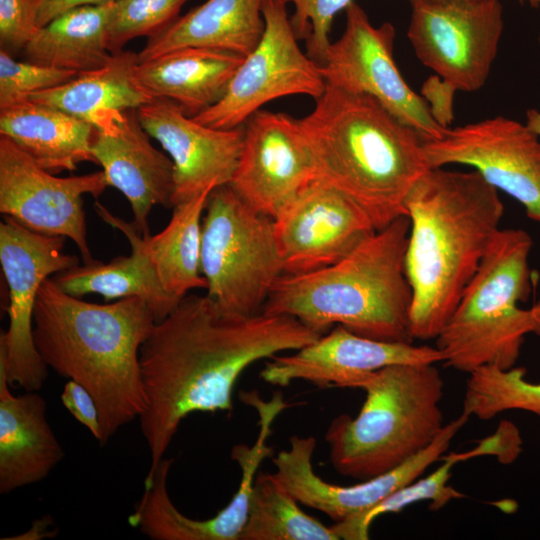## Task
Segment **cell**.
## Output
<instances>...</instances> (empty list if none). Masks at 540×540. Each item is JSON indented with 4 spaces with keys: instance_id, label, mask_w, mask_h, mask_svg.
<instances>
[{
    "instance_id": "cell-1",
    "label": "cell",
    "mask_w": 540,
    "mask_h": 540,
    "mask_svg": "<svg viewBox=\"0 0 540 540\" xmlns=\"http://www.w3.org/2000/svg\"><path fill=\"white\" fill-rule=\"evenodd\" d=\"M322 335L289 315H233L207 294L184 296L140 348L146 408L139 421L150 453L144 484L151 483L184 418L231 411L234 386L251 364Z\"/></svg>"
},
{
    "instance_id": "cell-2",
    "label": "cell",
    "mask_w": 540,
    "mask_h": 540,
    "mask_svg": "<svg viewBox=\"0 0 540 540\" xmlns=\"http://www.w3.org/2000/svg\"><path fill=\"white\" fill-rule=\"evenodd\" d=\"M405 271L414 340L435 339L477 272L504 215L496 188L477 171L431 168L405 201Z\"/></svg>"
},
{
    "instance_id": "cell-3",
    "label": "cell",
    "mask_w": 540,
    "mask_h": 540,
    "mask_svg": "<svg viewBox=\"0 0 540 540\" xmlns=\"http://www.w3.org/2000/svg\"><path fill=\"white\" fill-rule=\"evenodd\" d=\"M156 322L139 297L98 304L64 292L52 277L38 292L35 347L47 367L86 388L99 410V444L146 408L140 348Z\"/></svg>"
},
{
    "instance_id": "cell-4",
    "label": "cell",
    "mask_w": 540,
    "mask_h": 540,
    "mask_svg": "<svg viewBox=\"0 0 540 540\" xmlns=\"http://www.w3.org/2000/svg\"><path fill=\"white\" fill-rule=\"evenodd\" d=\"M298 122L317 179L356 203L376 230L406 215L409 192L431 169L413 128L372 96L329 84Z\"/></svg>"
},
{
    "instance_id": "cell-5",
    "label": "cell",
    "mask_w": 540,
    "mask_h": 540,
    "mask_svg": "<svg viewBox=\"0 0 540 540\" xmlns=\"http://www.w3.org/2000/svg\"><path fill=\"white\" fill-rule=\"evenodd\" d=\"M409 230V218L401 216L332 265L283 274L261 312L292 316L321 334L342 325L363 337L413 343L405 271Z\"/></svg>"
},
{
    "instance_id": "cell-6",
    "label": "cell",
    "mask_w": 540,
    "mask_h": 540,
    "mask_svg": "<svg viewBox=\"0 0 540 540\" xmlns=\"http://www.w3.org/2000/svg\"><path fill=\"white\" fill-rule=\"evenodd\" d=\"M365 401L355 417H335L325 432L333 468L359 481L386 473L426 449L446 424L444 381L436 364H393L355 385Z\"/></svg>"
},
{
    "instance_id": "cell-7",
    "label": "cell",
    "mask_w": 540,
    "mask_h": 540,
    "mask_svg": "<svg viewBox=\"0 0 540 540\" xmlns=\"http://www.w3.org/2000/svg\"><path fill=\"white\" fill-rule=\"evenodd\" d=\"M533 241L521 228H500L477 272L436 340L442 362L471 373L483 366H515L528 334L540 337V298L522 308L535 279Z\"/></svg>"
},
{
    "instance_id": "cell-8",
    "label": "cell",
    "mask_w": 540,
    "mask_h": 540,
    "mask_svg": "<svg viewBox=\"0 0 540 540\" xmlns=\"http://www.w3.org/2000/svg\"><path fill=\"white\" fill-rule=\"evenodd\" d=\"M202 219L201 273L207 295L226 313L252 316L284 274L273 219L228 184L214 188Z\"/></svg>"
},
{
    "instance_id": "cell-9",
    "label": "cell",
    "mask_w": 540,
    "mask_h": 540,
    "mask_svg": "<svg viewBox=\"0 0 540 540\" xmlns=\"http://www.w3.org/2000/svg\"><path fill=\"white\" fill-rule=\"evenodd\" d=\"M286 3L264 0L263 35L233 75L223 97L193 118L217 129L242 126L266 103L290 95L318 99L326 82L318 64L298 45Z\"/></svg>"
},
{
    "instance_id": "cell-10",
    "label": "cell",
    "mask_w": 540,
    "mask_h": 540,
    "mask_svg": "<svg viewBox=\"0 0 540 540\" xmlns=\"http://www.w3.org/2000/svg\"><path fill=\"white\" fill-rule=\"evenodd\" d=\"M64 237L36 233L5 216L0 223V264L8 291V329L0 335V356L5 360L10 386L38 391L48 367L33 339V316L43 282L79 264L64 252Z\"/></svg>"
},
{
    "instance_id": "cell-11",
    "label": "cell",
    "mask_w": 540,
    "mask_h": 540,
    "mask_svg": "<svg viewBox=\"0 0 540 540\" xmlns=\"http://www.w3.org/2000/svg\"><path fill=\"white\" fill-rule=\"evenodd\" d=\"M504 29L499 0H440L412 5L407 37L415 55L458 91L489 77Z\"/></svg>"
},
{
    "instance_id": "cell-12",
    "label": "cell",
    "mask_w": 540,
    "mask_h": 540,
    "mask_svg": "<svg viewBox=\"0 0 540 540\" xmlns=\"http://www.w3.org/2000/svg\"><path fill=\"white\" fill-rule=\"evenodd\" d=\"M345 12L344 32L330 43L318 65L326 84L372 96L424 142L441 138L447 129L433 120L426 102L411 89L395 63L394 26L389 22L372 25L354 1Z\"/></svg>"
},
{
    "instance_id": "cell-13",
    "label": "cell",
    "mask_w": 540,
    "mask_h": 540,
    "mask_svg": "<svg viewBox=\"0 0 540 540\" xmlns=\"http://www.w3.org/2000/svg\"><path fill=\"white\" fill-rule=\"evenodd\" d=\"M431 168L466 165L518 201L540 224V137L526 124L496 116L455 128L424 142Z\"/></svg>"
},
{
    "instance_id": "cell-14",
    "label": "cell",
    "mask_w": 540,
    "mask_h": 540,
    "mask_svg": "<svg viewBox=\"0 0 540 540\" xmlns=\"http://www.w3.org/2000/svg\"><path fill=\"white\" fill-rule=\"evenodd\" d=\"M103 171L57 177L40 167L11 139L0 135V212L40 234L71 239L84 263L94 260L87 242L86 194L107 187Z\"/></svg>"
},
{
    "instance_id": "cell-15",
    "label": "cell",
    "mask_w": 540,
    "mask_h": 540,
    "mask_svg": "<svg viewBox=\"0 0 540 540\" xmlns=\"http://www.w3.org/2000/svg\"><path fill=\"white\" fill-rule=\"evenodd\" d=\"M315 165L298 119L259 110L243 124V143L229 186L274 219L312 181Z\"/></svg>"
},
{
    "instance_id": "cell-16",
    "label": "cell",
    "mask_w": 540,
    "mask_h": 540,
    "mask_svg": "<svg viewBox=\"0 0 540 540\" xmlns=\"http://www.w3.org/2000/svg\"><path fill=\"white\" fill-rule=\"evenodd\" d=\"M273 227L284 274L332 265L377 231L356 203L320 179L273 219Z\"/></svg>"
},
{
    "instance_id": "cell-17",
    "label": "cell",
    "mask_w": 540,
    "mask_h": 540,
    "mask_svg": "<svg viewBox=\"0 0 540 540\" xmlns=\"http://www.w3.org/2000/svg\"><path fill=\"white\" fill-rule=\"evenodd\" d=\"M469 418L462 412L423 451L386 473L349 486L331 484L317 475L312 464L316 439L293 435L289 438V448L272 459L275 474L300 504L326 514L335 523L341 522L370 509L422 476L431 464L441 460Z\"/></svg>"
},
{
    "instance_id": "cell-18",
    "label": "cell",
    "mask_w": 540,
    "mask_h": 540,
    "mask_svg": "<svg viewBox=\"0 0 540 540\" xmlns=\"http://www.w3.org/2000/svg\"><path fill=\"white\" fill-rule=\"evenodd\" d=\"M438 362L442 355L436 346L375 340L335 325L292 354L271 357L260 378L280 387L304 380L321 388H354L366 374L389 365Z\"/></svg>"
},
{
    "instance_id": "cell-19",
    "label": "cell",
    "mask_w": 540,
    "mask_h": 540,
    "mask_svg": "<svg viewBox=\"0 0 540 540\" xmlns=\"http://www.w3.org/2000/svg\"><path fill=\"white\" fill-rule=\"evenodd\" d=\"M137 116L173 162L172 207L229 184L242 148L243 125L234 129L212 128L164 98H154L139 107Z\"/></svg>"
},
{
    "instance_id": "cell-20",
    "label": "cell",
    "mask_w": 540,
    "mask_h": 540,
    "mask_svg": "<svg viewBox=\"0 0 540 540\" xmlns=\"http://www.w3.org/2000/svg\"><path fill=\"white\" fill-rule=\"evenodd\" d=\"M141 125L137 110H128L111 132L95 130L91 152L102 167L108 186L129 201L133 226L142 236L149 232V215L156 205L172 208L174 165L156 149Z\"/></svg>"
},
{
    "instance_id": "cell-21",
    "label": "cell",
    "mask_w": 540,
    "mask_h": 540,
    "mask_svg": "<svg viewBox=\"0 0 540 540\" xmlns=\"http://www.w3.org/2000/svg\"><path fill=\"white\" fill-rule=\"evenodd\" d=\"M0 356V493L8 494L45 479L64 458L38 391L10 392Z\"/></svg>"
},
{
    "instance_id": "cell-22",
    "label": "cell",
    "mask_w": 540,
    "mask_h": 540,
    "mask_svg": "<svg viewBox=\"0 0 540 540\" xmlns=\"http://www.w3.org/2000/svg\"><path fill=\"white\" fill-rule=\"evenodd\" d=\"M138 53H114L101 68L77 74L72 80L36 92L29 100L60 109L100 132L113 131L128 110L154 99L136 76Z\"/></svg>"
},
{
    "instance_id": "cell-23",
    "label": "cell",
    "mask_w": 540,
    "mask_h": 540,
    "mask_svg": "<svg viewBox=\"0 0 540 540\" xmlns=\"http://www.w3.org/2000/svg\"><path fill=\"white\" fill-rule=\"evenodd\" d=\"M98 216L124 234L131 246L128 256H118L104 263L93 260L76 265L53 276L64 292L80 297L99 294L106 301L129 297L143 299L152 310L156 322L164 319L179 303L163 289L155 270L142 246V235L132 223L112 214L95 202Z\"/></svg>"
},
{
    "instance_id": "cell-24",
    "label": "cell",
    "mask_w": 540,
    "mask_h": 540,
    "mask_svg": "<svg viewBox=\"0 0 540 540\" xmlns=\"http://www.w3.org/2000/svg\"><path fill=\"white\" fill-rule=\"evenodd\" d=\"M245 56L205 47H182L139 62L136 76L153 98L176 103L194 117L215 105Z\"/></svg>"
},
{
    "instance_id": "cell-25",
    "label": "cell",
    "mask_w": 540,
    "mask_h": 540,
    "mask_svg": "<svg viewBox=\"0 0 540 540\" xmlns=\"http://www.w3.org/2000/svg\"><path fill=\"white\" fill-rule=\"evenodd\" d=\"M263 1L207 0L149 37L138 52L139 62L190 46L246 56L264 32Z\"/></svg>"
},
{
    "instance_id": "cell-26",
    "label": "cell",
    "mask_w": 540,
    "mask_h": 540,
    "mask_svg": "<svg viewBox=\"0 0 540 540\" xmlns=\"http://www.w3.org/2000/svg\"><path fill=\"white\" fill-rule=\"evenodd\" d=\"M94 133L85 121L29 99L0 110V135L53 174L74 171L81 162L96 164L91 152Z\"/></svg>"
},
{
    "instance_id": "cell-27",
    "label": "cell",
    "mask_w": 540,
    "mask_h": 540,
    "mask_svg": "<svg viewBox=\"0 0 540 540\" xmlns=\"http://www.w3.org/2000/svg\"><path fill=\"white\" fill-rule=\"evenodd\" d=\"M113 4L80 5L56 16L27 43L26 59L78 74L103 67L113 55L108 47Z\"/></svg>"
},
{
    "instance_id": "cell-28",
    "label": "cell",
    "mask_w": 540,
    "mask_h": 540,
    "mask_svg": "<svg viewBox=\"0 0 540 540\" xmlns=\"http://www.w3.org/2000/svg\"><path fill=\"white\" fill-rule=\"evenodd\" d=\"M211 191L173 206L171 219L161 232L142 236L160 284L177 301L193 289L207 288L201 273V219Z\"/></svg>"
},
{
    "instance_id": "cell-29",
    "label": "cell",
    "mask_w": 540,
    "mask_h": 540,
    "mask_svg": "<svg viewBox=\"0 0 540 540\" xmlns=\"http://www.w3.org/2000/svg\"><path fill=\"white\" fill-rule=\"evenodd\" d=\"M299 504L275 473H258L240 540H339Z\"/></svg>"
},
{
    "instance_id": "cell-30",
    "label": "cell",
    "mask_w": 540,
    "mask_h": 540,
    "mask_svg": "<svg viewBox=\"0 0 540 540\" xmlns=\"http://www.w3.org/2000/svg\"><path fill=\"white\" fill-rule=\"evenodd\" d=\"M525 375L524 367L477 368L469 373L462 412L481 420L509 410H523L540 417V382H529Z\"/></svg>"
},
{
    "instance_id": "cell-31",
    "label": "cell",
    "mask_w": 540,
    "mask_h": 540,
    "mask_svg": "<svg viewBox=\"0 0 540 540\" xmlns=\"http://www.w3.org/2000/svg\"><path fill=\"white\" fill-rule=\"evenodd\" d=\"M440 462L442 464L432 473L424 477L420 476L395 490L370 509L334 523L331 528L339 540H367L370 527L378 517L388 513H398L412 504L429 501V508L436 511L452 500L465 497L463 493L448 484L451 470L458 462L451 454H444Z\"/></svg>"
},
{
    "instance_id": "cell-32",
    "label": "cell",
    "mask_w": 540,
    "mask_h": 540,
    "mask_svg": "<svg viewBox=\"0 0 540 540\" xmlns=\"http://www.w3.org/2000/svg\"><path fill=\"white\" fill-rule=\"evenodd\" d=\"M188 0H115L108 25V47L112 54L138 37H151L178 16Z\"/></svg>"
},
{
    "instance_id": "cell-33",
    "label": "cell",
    "mask_w": 540,
    "mask_h": 540,
    "mask_svg": "<svg viewBox=\"0 0 540 540\" xmlns=\"http://www.w3.org/2000/svg\"><path fill=\"white\" fill-rule=\"evenodd\" d=\"M78 73L30 61H17L0 51V110L16 105L43 90L62 85Z\"/></svg>"
},
{
    "instance_id": "cell-34",
    "label": "cell",
    "mask_w": 540,
    "mask_h": 540,
    "mask_svg": "<svg viewBox=\"0 0 540 540\" xmlns=\"http://www.w3.org/2000/svg\"><path fill=\"white\" fill-rule=\"evenodd\" d=\"M294 5L290 21L298 40L305 41L306 53L321 65L330 45L329 32L335 16L353 0H282Z\"/></svg>"
},
{
    "instance_id": "cell-35",
    "label": "cell",
    "mask_w": 540,
    "mask_h": 540,
    "mask_svg": "<svg viewBox=\"0 0 540 540\" xmlns=\"http://www.w3.org/2000/svg\"><path fill=\"white\" fill-rule=\"evenodd\" d=\"M38 30L33 0H0V42L6 49H24Z\"/></svg>"
},
{
    "instance_id": "cell-36",
    "label": "cell",
    "mask_w": 540,
    "mask_h": 540,
    "mask_svg": "<svg viewBox=\"0 0 540 540\" xmlns=\"http://www.w3.org/2000/svg\"><path fill=\"white\" fill-rule=\"evenodd\" d=\"M521 450L522 439L518 428L512 422L502 421L497 431L481 440L475 448L451 455L458 463L476 456L494 455L501 463L509 464L520 455Z\"/></svg>"
},
{
    "instance_id": "cell-37",
    "label": "cell",
    "mask_w": 540,
    "mask_h": 540,
    "mask_svg": "<svg viewBox=\"0 0 540 540\" xmlns=\"http://www.w3.org/2000/svg\"><path fill=\"white\" fill-rule=\"evenodd\" d=\"M458 90L434 74L421 85L420 96L428 106L433 120L443 129L451 127L454 119V96Z\"/></svg>"
},
{
    "instance_id": "cell-38",
    "label": "cell",
    "mask_w": 540,
    "mask_h": 540,
    "mask_svg": "<svg viewBox=\"0 0 540 540\" xmlns=\"http://www.w3.org/2000/svg\"><path fill=\"white\" fill-rule=\"evenodd\" d=\"M61 401L69 413L99 441L101 434L99 410L90 392L81 384L68 380L61 394Z\"/></svg>"
},
{
    "instance_id": "cell-39",
    "label": "cell",
    "mask_w": 540,
    "mask_h": 540,
    "mask_svg": "<svg viewBox=\"0 0 540 540\" xmlns=\"http://www.w3.org/2000/svg\"><path fill=\"white\" fill-rule=\"evenodd\" d=\"M115 0H33L36 24L40 28L61 13L80 5L102 4Z\"/></svg>"
},
{
    "instance_id": "cell-40",
    "label": "cell",
    "mask_w": 540,
    "mask_h": 540,
    "mask_svg": "<svg viewBox=\"0 0 540 540\" xmlns=\"http://www.w3.org/2000/svg\"><path fill=\"white\" fill-rule=\"evenodd\" d=\"M525 124L540 137V111L528 109Z\"/></svg>"
},
{
    "instance_id": "cell-41",
    "label": "cell",
    "mask_w": 540,
    "mask_h": 540,
    "mask_svg": "<svg viewBox=\"0 0 540 540\" xmlns=\"http://www.w3.org/2000/svg\"><path fill=\"white\" fill-rule=\"evenodd\" d=\"M521 4H527L532 8L540 9V0H519Z\"/></svg>"
},
{
    "instance_id": "cell-42",
    "label": "cell",
    "mask_w": 540,
    "mask_h": 540,
    "mask_svg": "<svg viewBox=\"0 0 540 540\" xmlns=\"http://www.w3.org/2000/svg\"><path fill=\"white\" fill-rule=\"evenodd\" d=\"M408 1L411 3V5H414L421 2H432V1H440V0H408Z\"/></svg>"
},
{
    "instance_id": "cell-43",
    "label": "cell",
    "mask_w": 540,
    "mask_h": 540,
    "mask_svg": "<svg viewBox=\"0 0 540 540\" xmlns=\"http://www.w3.org/2000/svg\"><path fill=\"white\" fill-rule=\"evenodd\" d=\"M538 42H539V46H540V33H539V37H538Z\"/></svg>"
}]
</instances>
